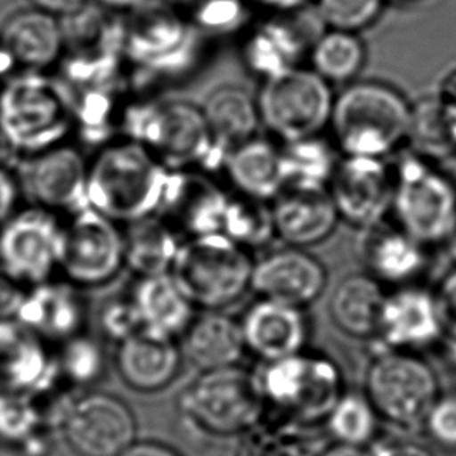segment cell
<instances>
[{
    "instance_id": "cell-30",
    "label": "cell",
    "mask_w": 456,
    "mask_h": 456,
    "mask_svg": "<svg viewBox=\"0 0 456 456\" xmlns=\"http://www.w3.org/2000/svg\"><path fill=\"white\" fill-rule=\"evenodd\" d=\"M125 268L136 278L172 273L184 237L162 216L124 226Z\"/></svg>"
},
{
    "instance_id": "cell-35",
    "label": "cell",
    "mask_w": 456,
    "mask_h": 456,
    "mask_svg": "<svg viewBox=\"0 0 456 456\" xmlns=\"http://www.w3.org/2000/svg\"><path fill=\"white\" fill-rule=\"evenodd\" d=\"M222 234L251 253L268 247L276 239L272 203L231 193Z\"/></svg>"
},
{
    "instance_id": "cell-51",
    "label": "cell",
    "mask_w": 456,
    "mask_h": 456,
    "mask_svg": "<svg viewBox=\"0 0 456 456\" xmlns=\"http://www.w3.org/2000/svg\"><path fill=\"white\" fill-rule=\"evenodd\" d=\"M321 456H372L368 452H364L362 447L355 445L338 444L324 452Z\"/></svg>"
},
{
    "instance_id": "cell-3",
    "label": "cell",
    "mask_w": 456,
    "mask_h": 456,
    "mask_svg": "<svg viewBox=\"0 0 456 456\" xmlns=\"http://www.w3.org/2000/svg\"><path fill=\"white\" fill-rule=\"evenodd\" d=\"M74 134V108L64 87L31 70L5 81L0 89V136L14 153L33 158Z\"/></svg>"
},
{
    "instance_id": "cell-13",
    "label": "cell",
    "mask_w": 456,
    "mask_h": 456,
    "mask_svg": "<svg viewBox=\"0 0 456 456\" xmlns=\"http://www.w3.org/2000/svg\"><path fill=\"white\" fill-rule=\"evenodd\" d=\"M134 414L118 395L93 391L64 416V436L80 456H118L136 443Z\"/></svg>"
},
{
    "instance_id": "cell-7",
    "label": "cell",
    "mask_w": 456,
    "mask_h": 456,
    "mask_svg": "<svg viewBox=\"0 0 456 456\" xmlns=\"http://www.w3.org/2000/svg\"><path fill=\"white\" fill-rule=\"evenodd\" d=\"M262 366L257 379L265 402L299 419L327 418L345 395L341 370L326 354L305 349Z\"/></svg>"
},
{
    "instance_id": "cell-32",
    "label": "cell",
    "mask_w": 456,
    "mask_h": 456,
    "mask_svg": "<svg viewBox=\"0 0 456 456\" xmlns=\"http://www.w3.org/2000/svg\"><path fill=\"white\" fill-rule=\"evenodd\" d=\"M201 108L216 145L226 153L259 136L262 120L257 99L241 87H218L208 95Z\"/></svg>"
},
{
    "instance_id": "cell-38",
    "label": "cell",
    "mask_w": 456,
    "mask_h": 456,
    "mask_svg": "<svg viewBox=\"0 0 456 456\" xmlns=\"http://www.w3.org/2000/svg\"><path fill=\"white\" fill-rule=\"evenodd\" d=\"M58 346L60 351L56 352V358L60 376L78 387H87L105 374L106 354L100 339L83 332Z\"/></svg>"
},
{
    "instance_id": "cell-46",
    "label": "cell",
    "mask_w": 456,
    "mask_h": 456,
    "mask_svg": "<svg viewBox=\"0 0 456 456\" xmlns=\"http://www.w3.org/2000/svg\"><path fill=\"white\" fill-rule=\"evenodd\" d=\"M20 184L8 168L0 166V226L18 212Z\"/></svg>"
},
{
    "instance_id": "cell-45",
    "label": "cell",
    "mask_w": 456,
    "mask_h": 456,
    "mask_svg": "<svg viewBox=\"0 0 456 456\" xmlns=\"http://www.w3.org/2000/svg\"><path fill=\"white\" fill-rule=\"evenodd\" d=\"M436 304L443 329L451 333L452 338L456 339V272L452 273L441 285Z\"/></svg>"
},
{
    "instance_id": "cell-18",
    "label": "cell",
    "mask_w": 456,
    "mask_h": 456,
    "mask_svg": "<svg viewBox=\"0 0 456 456\" xmlns=\"http://www.w3.org/2000/svg\"><path fill=\"white\" fill-rule=\"evenodd\" d=\"M60 376L49 341L16 318L0 320V393L28 395Z\"/></svg>"
},
{
    "instance_id": "cell-4",
    "label": "cell",
    "mask_w": 456,
    "mask_h": 456,
    "mask_svg": "<svg viewBox=\"0 0 456 456\" xmlns=\"http://www.w3.org/2000/svg\"><path fill=\"white\" fill-rule=\"evenodd\" d=\"M329 130L341 156L383 159L413 130V111L393 87L352 83L335 97Z\"/></svg>"
},
{
    "instance_id": "cell-17",
    "label": "cell",
    "mask_w": 456,
    "mask_h": 456,
    "mask_svg": "<svg viewBox=\"0 0 456 456\" xmlns=\"http://www.w3.org/2000/svg\"><path fill=\"white\" fill-rule=\"evenodd\" d=\"M329 284L327 268L303 248L285 247L254 264L251 291L257 297L307 308L320 301Z\"/></svg>"
},
{
    "instance_id": "cell-55",
    "label": "cell",
    "mask_w": 456,
    "mask_h": 456,
    "mask_svg": "<svg viewBox=\"0 0 456 456\" xmlns=\"http://www.w3.org/2000/svg\"><path fill=\"white\" fill-rule=\"evenodd\" d=\"M451 358H452V362H453V364H455V366H456V339H453V341H452Z\"/></svg>"
},
{
    "instance_id": "cell-2",
    "label": "cell",
    "mask_w": 456,
    "mask_h": 456,
    "mask_svg": "<svg viewBox=\"0 0 456 456\" xmlns=\"http://www.w3.org/2000/svg\"><path fill=\"white\" fill-rule=\"evenodd\" d=\"M122 137L142 145L170 170L216 175L228 154L216 145L203 108L184 100L128 102Z\"/></svg>"
},
{
    "instance_id": "cell-23",
    "label": "cell",
    "mask_w": 456,
    "mask_h": 456,
    "mask_svg": "<svg viewBox=\"0 0 456 456\" xmlns=\"http://www.w3.org/2000/svg\"><path fill=\"white\" fill-rule=\"evenodd\" d=\"M191 31L172 14H153L134 27L128 55L137 68L151 77H178L191 62Z\"/></svg>"
},
{
    "instance_id": "cell-20",
    "label": "cell",
    "mask_w": 456,
    "mask_h": 456,
    "mask_svg": "<svg viewBox=\"0 0 456 456\" xmlns=\"http://www.w3.org/2000/svg\"><path fill=\"white\" fill-rule=\"evenodd\" d=\"M276 239L285 247H318L329 240L341 218L329 189L285 187L272 201Z\"/></svg>"
},
{
    "instance_id": "cell-47",
    "label": "cell",
    "mask_w": 456,
    "mask_h": 456,
    "mask_svg": "<svg viewBox=\"0 0 456 456\" xmlns=\"http://www.w3.org/2000/svg\"><path fill=\"white\" fill-rule=\"evenodd\" d=\"M372 456H433L432 452L427 451L424 445L407 441H385L374 447L370 452Z\"/></svg>"
},
{
    "instance_id": "cell-14",
    "label": "cell",
    "mask_w": 456,
    "mask_h": 456,
    "mask_svg": "<svg viewBox=\"0 0 456 456\" xmlns=\"http://www.w3.org/2000/svg\"><path fill=\"white\" fill-rule=\"evenodd\" d=\"M329 191L343 222L370 229L393 208L395 175L380 158L341 156Z\"/></svg>"
},
{
    "instance_id": "cell-49",
    "label": "cell",
    "mask_w": 456,
    "mask_h": 456,
    "mask_svg": "<svg viewBox=\"0 0 456 456\" xmlns=\"http://www.w3.org/2000/svg\"><path fill=\"white\" fill-rule=\"evenodd\" d=\"M118 456H179L170 451L168 447L156 444V443H134L126 451Z\"/></svg>"
},
{
    "instance_id": "cell-25",
    "label": "cell",
    "mask_w": 456,
    "mask_h": 456,
    "mask_svg": "<svg viewBox=\"0 0 456 456\" xmlns=\"http://www.w3.org/2000/svg\"><path fill=\"white\" fill-rule=\"evenodd\" d=\"M179 345L197 370H212L240 364L247 355L240 318L224 310H203L195 314Z\"/></svg>"
},
{
    "instance_id": "cell-16",
    "label": "cell",
    "mask_w": 456,
    "mask_h": 456,
    "mask_svg": "<svg viewBox=\"0 0 456 456\" xmlns=\"http://www.w3.org/2000/svg\"><path fill=\"white\" fill-rule=\"evenodd\" d=\"M229 193L214 175L201 170H172L159 216L184 239L222 232Z\"/></svg>"
},
{
    "instance_id": "cell-40",
    "label": "cell",
    "mask_w": 456,
    "mask_h": 456,
    "mask_svg": "<svg viewBox=\"0 0 456 456\" xmlns=\"http://www.w3.org/2000/svg\"><path fill=\"white\" fill-rule=\"evenodd\" d=\"M99 324L103 338L114 346L143 329L136 304L130 295L106 301L100 308Z\"/></svg>"
},
{
    "instance_id": "cell-19",
    "label": "cell",
    "mask_w": 456,
    "mask_h": 456,
    "mask_svg": "<svg viewBox=\"0 0 456 456\" xmlns=\"http://www.w3.org/2000/svg\"><path fill=\"white\" fill-rule=\"evenodd\" d=\"M240 324L248 354L262 364L307 349L310 324L305 308L259 297L241 314Z\"/></svg>"
},
{
    "instance_id": "cell-54",
    "label": "cell",
    "mask_w": 456,
    "mask_h": 456,
    "mask_svg": "<svg viewBox=\"0 0 456 456\" xmlns=\"http://www.w3.org/2000/svg\"><path fill=\"white\" fill-rule=\"evenodd\" d=\"M447 105V139L456 145V105Z\"/></svg>"
},
{
    "instance_id": "cell-28",
    "label": "cell",
    "mask_w": 456,
    "mask_h": 456,
    "mask_svg": "<svg viewBox=\"0 0 456 456\" xmlns=\"http://www.w3.org/2000/svg\"><path fill=\"white\" fill-rule=\"evenodd\" d=\"M130 297L136 304L143 330L166 338H181L197 314V307L172 273L136 278Z\"/></svg>"
},
{
    "instance_id": "cell-41",
    "label": "cell",
    "mask_w": 456,
    "mask_h": 456,
    "mask_svg": "<svg viewBox=\"0 0 456 456\" xmlns=\"http://www.w3.org/2000/svg\"><path fill=\"white\" fill-rule=\"evenodd\" d=\"M424 424L435 444L444 451L456 452V395L438 397Z\"/></svg>"
},
{
    "instance_id": "cell-48",
    "label": "cell",
    "mask_w": 456,
    "mask_h": 456,
    "mask_svg": "<svg viewBox=\"0 0 456 456\" xmlns=\"http://www.w3.org/2000/svg\"><path fill=\"white\" fill-rule=\"evenodd\" d=\"M86 0H31L35 8L50 12L53 16H70L74 12H80Z\"/></svg>"
},
{
    "instance_id": "cell-27",
    "label": "cell",
    "mask_w": 456,
    "mask_h": 456,
    "mask_svg": "<svg viewBox=\"0 0 456 456\" xmlns=\"http://www.w3.org/2000/svg\"><path fill=\"white\" fill-rule=\"evenodd\" d=\"M64 28L58 19L39 8L14 12L0 28V44L18 66L41 72L53 66L64 49Z\"/></svg>"
},
{
    "instance_id": "cell-10",
    "label": "cell",
    "mask_w": 456,
    "mask_h": 456,
    "mask_svg": "<svg viewBox=\"0 0 456 456\" xmlns=\"http://www.w3.org/2000/svg\"><path fill=\"white\" fill-rule=\"evenodd\" d=\"M397 222L420 245L439 243L456 229V191L422 160L407 158L395 173L393 208Z\"/></svg>"
},
{
    "instance_id": "cell-52",
    "label": "cell",
    "mask_w": 456,
    "mask_h": 456,
    "mask_svg": "<svg viewBox=\"0 0 456 456\" xmlns=\"http://www.w3.org/2000/svg\"><path fill=\"white\" fill-rule=\"evenodd\" d=\"M16 66H18V62L14 60V56L10 53V50L0 44V77H8Z\"/></svg>"
},
{
    "instance_id": "cell-37",
    "label": "cell",
    "mask_w": 456,
    "mask_h": 456,
    "mask_svg": "<svg viewBox=\"0 0 456 456\" xmlns=\"http://www.w3.org/2000/svg\"><path fill=\"white\" fill-rule=\"evenodd\" d=\"M376 408L366 395H343L327 416V426L339 444L362 445L370 443L377 432Z\"/></svg>"
},
{
    "instance_id": "cell-24",
    "label": "cell",
    "mask_w": 456,
    "mask_h": 456,
    "mask_svg": "<svg viewBox=\"0 0 456 456\" xmlns=\"http://www.w3.org/2000/svg\"><path fill=\"white\" fill-rule=\"evenodd\" d=\"M444 332L436 297L416 289L387 295L377 337L393 349L432 345Z\"/></svg>"
},
{
    "instance_id": "cell-29",
    "label": "cell",
    "mask_w": 456,
    "mask_h": 456,
    "mask_svg": "<svg viewBox=\"0 0 456 456\" xmlns=\"http://www.w3.org/2000/svg\"><path fill=\"white\" fill-rule=\"evenodd\" d=\"M387 295L370 274H349L339 281L329 299V316L349 338L377 337Z\"/></svg>"
},
{
    "instance_id": "cell-1",
    "label": "cell",
    "mask_w": 456,
    "mask_h": 456,
    "mask_svg": "<svg viewBox=\"0 0 456 456\" xmlns=\"http://www.w3.org/2000/svg\"><path fill=\"white\" fill-rule=\"evenodd\" d=\"M170 173L142 145L118 137L89 158L87 206L122 226L159 216Z\"/></svg>"
},
{
    "instance_id": "cell-22",
    "label": "cell",
    "mask_w": 456,
    "mask_h": 456,
    "mask_svg": "<svg viewBox=\"0 0 456 456\" xmlns=\"http://www.w3.org/2000/svg\"><path fill=\"white\" fill-rule=\"evenodd\" d=\"M183 363L184 354L179 339L159 337L143 329L116 345L114 352L118 377L137 393L168 388L181 374Z\"/></svg>"
},
{
    "instance_id": "cell-43",
    "label": "cell",
    "mask_w": 456,
    "mask_h": 456,
    "mask_svg": "<svg viewBox=\"0 0 456 456\" xmlns=\"http://www.w3.org/2000/svg\"><path fill=\"white\" fill-rule=\"evenodd\" d=\"M35 420V411L25 395L0 393V430L20 433Z\"/></svg>"
},
{
    "instance_id": "cell-8",
    "label": "cell",
    "mask_w": 456,
    "mask_h": 456,
    "mask_svg": "<svg viewBox=\"0 0 456 456\" xmlns=\"http://www.w3.org/2000/svg\"><path fill=\"white\" fill-rule=\"evenodd\" d=\"M330 83L308 69H291L264 81L259 95L260 120L278 142L322 134L332 118Z\"/></svg>"
},
{
    "instance_id": "cell-39",
    "label": "cell",
    "mask_w": 456,
    "mask_h": 456,
    "mask_svg": "<svg viewBox=\"0 0 456 456\" xmlns=\"http://www.w3.org/2000/svg\"><path fill=\"white\" fill-rule=\"evenodd\" d=\"M316 4L321 19L330 28L355 33L380 16L385 0H316Z\"/></svg>"
},
{
    "instance_id": "cell-26",
    "label": "cell",
    "mask_w": 456,
    "mask_h": 456,
    "mask_svg": "<svg viewBox=\"0 0 456 456\" xmlns=\"http://www.w3.org/2000/svg\"><path fill=\"white\" fill-rule=\"evenodd\" d=\"M223 175L235 193L272 203L285 189L281 142L256 136L226 154Z\"/></svg>"
},
{
    "instance_id": "cell-6",
    "label": "cell",
    "mask_w": 456,
    "mask_h": 456,
    "mask_svg": "<svg viewBox=\"0 0 456 456\" xmlns=\"http://www.w3.org/2000/svg\"><path fill=\"white\" fill-rule=\"evenodd\" d=\"M264 403L257 374L240 364L201 370L179 399L187 419L216 435L249 430L259 422Z\"/></svg>"
},
{
    "instance_id": "cell-44",
    "label": "cell",
    "mask_w": 456,
    "mask_h": 456,
    "mask_svg": "<svg viewBox=\"0 0 456 456\" xmlns=\"http://www.w3.org/2000/svg\"><path fill=\"white\" fill-rule=\"evenodd\" d=\"M27 289L0 266V320L16 318Z\"/></svg>"
},
{
    "instance_id": "cell-15",
    "label": "cell",
    "mask_w": 456,
    "mask_h": 456,
    "mask_svg": "<svg viewBox=\"0 0 456 456\" xmlns=\"http://www.w3.org/2000/svg\"><path fill=\"white\" fill-rule=\"evenodd\" d=\"M89 158L66 142L28 158L25 189L37 206L69 216L87 208Z\"/></svg>"
},
{
    "instance_id": "cell-21",
    "label": "cell",
    "mask_w": 456,
    "mask_h": 456,
    "mask_svg": "<svg viewBox=\"0 0 456 456\" xmlns=\"http://www.w3.org/2000/svg\"><path fill=\"white\" fill-rule=\"evenodd\" d=\"M16 320L49 341L50 345H61L85 332L86 301L78 287L64 279H52L27 289Z\"/></svg>"
},
{
    "instance_id": "cell-12",
    "label": "cell",
    "mask_w": 456,
    "mask_h": 456,
    "mask_svg": "<svg viewBox=\"0 0 456 456\" xmlns=\"http://www.w3.org/2000/svg\"><path fill=\"white\" fill-rule=\"evenodd\" d=\"M62 245L58 214L39 206L18 210L0 226V266L25 287L43 284L60 273Z\"/></svg>"
},
{
    "instance_id": "cell-5",
    "label": "cell",
    "mask_w": 456,
    "mask_h": 456,
    "mask_svg": "<svg viewBox=\"0 0 456 456\" xmlns=\"http://www.w3.org/2000/svg\"><path fill=\"white\" fill-rule=\"evenodd\" d=\"M253 253L222 232L184 239L173 265V278L193 305L224 310L251 291Z\"/></svg>"
},
{
    "instance_id": "cell-9",
    "label": "cell",
    "mask_w": 456,
    "mask_h": 456,
    "mask_svg": "<svg viewBox=\"0 0 456 456\" xmlns=\"http://www.w3.org/2000/svg\"><path fill=\"white\" fill-rule=\"evenodd\" d=\"M125 270L124 226L93 208L69 216L64 223L60 273L80 290L102 289Z\"/></svg>"
},
{
    "instance_id": "cell-33",
    "label": "cell",
    "mask_w": 456,
    "mask_h": 456,
    "mask_svg": "<svg viewBox=\"0 0 456 456\" xmlns=\"http://www.w3.org/2000/svg\"><path fill=\"white\" fill-rule=\"evenodd\" d=\"M305 52V43L291 25L272 20L257 27L245 44V61L262 80L285 74L297 64Z\"/></svg>"
},
{
    "instance_id": "cell-42",
    "label": "cell",
    "mask_w": 456,
    "mask_h": 456,
    "mask_svg": "<svg viewBox=\"0 0 456 456\" xmlns=\"http://www.w3.org/2000/svg\"><path fill=\"white\" fill-rule=\"evenodd\" d=\"M193 12L200 25L209 30H229L240 22V0H198Z\"/></svg>"
},
{
    "instance_id": "cell-34",
    "label": "cell",
    "mask_w": 456,
    "mask_h": 456,
    "mask_svg": "<svg viewBox=\"0 0 456 456\" xmlns=\"http://www.w3.org/2000/svg\"><path fill=\"white\" fill-rule=\"evenodd\" d=\"M285 187L329 189L341 153L330 137L322 134L281 143Z\"/></svg>"
},
{
    "instance_id": "cell-36",
    "label": "cell",
    "mask_w": 456,
    "mask_h": 456,
    "mask_svg": "<svg viewBox=\"0 0 456 456\" xmlns=\"http://www.w3.org/2000/svg\"><path fill=\"white\" fill-rule=\"evenodd\" d=\"M310 58L314 72L324 80L347 83L360 74L366 53L355 33L332 28L316 39Z\"/></svg>"
},
{
    "instance_id": "cell-50",
    "label": "cell",
    "mask_w": 456,
    "mask_h": 456,
    "mask_svg": "<svg viewBox=\"0 0 456 456\" xmlns=\"http://www.w3.org/2000/svg\"><path fill=\"white\" fill-rule=\"evenodd\" d=\"M260 5L272 8L274 12H295L297 8H301L304 4H307L308 0H256Z\"/></svg>"
},
{
    "instance_id": "cell-11",
    "label": "cell",
    "mask_w": 456,
    "mask_h": 456,
    "mask_svg": "<svg viewBox=\"0 0 456 456\" xmlns=\"http://www.w3.org/2000/svg\"><path fill=\"white\" fill-rule=\"evenodd\" d=\"M364 389L377 414L399 427L419 426L438 399L432 368L403 352L377 355L366 370Z\"/></svg>"
},
{
    "instance_id": "cell-53",
    "label": "cell",
    "mask_w": 456,
    "mask_h": 456,
    "mask_svg": "<svg viewBox=\"0 0 456 456\" xmlns=\"http://www.w3.org/2000/svg\"><path fill=\"white\" fill-rule=\"evenodd\" d=\"M102 5L112 8V10H130L142 5L145 0H97Z\"/></svg>"
},
{
    "instance_id": "cell-31",
    "label": "cell",
    "mask_w": 456,
    "mask_h": 456,
    "mask_svg": "<svg viewBox=\"0 0 456 456\" xmlns=\"http://www.w3.org/2000/svg\"><path fill=\"white\" fill-rule=\"evenodd\" d=\"M362 257L370 276L393 284L413 278L424 264L419 241L402 229L383 228L382 223L364 229Z\"/></svg>"
}]
</instances>
